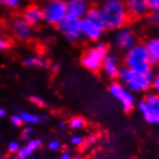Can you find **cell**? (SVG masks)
I'll return each instance as SVG.
<instances>
[{
  "label": "cell",
  "instance_id": "cell-1",
  "mask_svg": "<svg viewBox=\"0 0 159 159\" xmlns=\"http://www.w3.org/2000/svg\"><path fill=\"white\" fill-rule=\"evenodd\" d=\"M99 6L105 30L116 31L130 22L131 16L123 0H103Z\"/></svg>",
  "mask_w": 159,
  "mask_h": 159
},
{
  "label": "cell",
  "instance_id": "cell-2",
  "mask_svg": "<svg viewBox=\"0 0 159 159\" xmlns=\"http://www.w3.org/2000/svg\"><path fill=\"white\" fill-rule=\"evenodd\" d=\"M122 65L131 70L141 74H150L155 72L153 65L148 53L144 43H137L123 53Z\"/></svg>",
  "mask_w": 159,
  "mask_h": 159
},
{
  "label": "cell",
  "instance_id": "cell-3",
  "mask_svg": "<svg viewBox=\"0 0 159 159\" xmlns=\"http://www.w3.org/2000/svg\"><path fill=\"white\" fill-rule=\"evenodd\" d=\"M156 73L157 72L155 70L150 74H141L123 66L120 70L118 81H120L134 93H144L152 89V80Z\"/></svg>",
  "mask_w": 159,
  "mask_h": 159
},
{
  "label": "cell",
  "instance_id": "cell-4",
  "mask_svg": "<svg viewBox=\"0 0 159 159\" xmlns=\"http://www.w3.org/2000/svg\"><path fill=\"white\" fill-rule=\"evenodd\" d=\"M108 53H110L108 44L103 40H99L92 46L88 48L82 53V56L80 58V62L82 65V67L85 68L89 72L98 73L102 70L104 60L107 57Z\"/></svg>",
  "mask_w": 159,
  "mask_h": 159
},
{
  "label": "cell",
  "instance_id": "cell-5",
  "mask_svg": "<svg viewBox=\"0 0 159 159\" xmlns=\"http://www.w3.org/2000/svg\"><path fill=\"white\" fill-rule=\"evenodd\" d=\"M42 7L44 22L48 25L57 27L68 15L67 0H45Z\"/></svg>",
  "mask_w": 159,
  "mask_h": 159
},
{
  "label": "cell",
  "instance_id": "cell-6",
  "mask_svg": "<svg viewBox=\"0 0 159 159\" xmlns=\"http://www.w3.org/2000/svg\"><path fill=\"white\" fill-rule=\"evenodd\" d=\"M110 95L120 103L122 110L126 113H129L135 107V96L126 85H123L120 81L114 80L108 85Z\"/></svg>",
  "mask_w": 159,
  "mask_h": 159
},
{
  "label": "cell",
  "instance_id": "cell-7",
  "mask_svg": "<svg viewBox=\"0 0 159 159\" xmlns=\"http://www.w3.org/2000/svg\"><path fill=\"white\" fill-rule=\"evenodd\" d=\"M8 30L13 38L20 42H28L34 37V27L24 19L22 14L14 15L8 21Z\"/></svg>",
  "mask_w": 159,
  "mask_h": 159
},
{
  "label": "cell",
  "instance_id": "cell-8",
  "mask_svg": "<svg viewBox=\"0 0 159 159\" xmlns=\"http://www.w3.org/2000/svg\"><path fill=\"white\" fill-rule=\"evenodd\" d=\"M58 31L72 44L79 43L83 38L81 30V20L72 15H67L57 25Z\"/></svg>",
  "mask_w": 159,
  "mask_h": 159
},
{
  "label": "cell",
  "instance_id": "cell-9",
  "mask_svg": "<svg viewBox=\"0 0 159 159\" xmlns=\"http://www.w3.org/2000/svg\"><path fill=\"white\" fill-rule=\"evenodd\" d=\"M137 43L139 42H137L136 34L128 25L119 29V30H116L114 35L112 37V45L119 51H128Z\"/></svg>",
  "mask_w": 159,
  "mask_h": 159
},
{
  "label": "cell",
  "instance_id": "cell-10",
  "mask_svg": "<svg viewBox=\"0 0 159 159\" xmlns=\"http://www.w3.org/2000/svg\"><path fill=\"white\" fill-rule=\"evenodd\" d=\"M81 30H82L83 38H85L89 42L97 43V42H99L102 36H103L105 28L102 27L100 24L84 17V19L81 20Z\"/></svg>",
  "mask_w": 159,
  "mask_h": 159
},
{
  "label": "cell",
  "instance_id": "cell-11",
  "mask_svg": "<svg viewBox=\"0 0 159 159\" xmlns=\"http://www.w3.org/2000/svg\"><path fill=\"white\" fill-rule=\"evenodd\" d=\"M122 67V61L120 60L119 57L116 56V53L110 52L107 57L105 58V60H104L102 70H103L104 74L107 76L108 79L114 81V80H118L120 70H121Z\"/></svg>",
  "mask_w": 159,
  "mask_h": 159
},
{
  "label": "cell",
  "instance_id": "cell-12",
  "mask_svg": "<svg viewBox=\"0 0 159 159\" xmlns=\"http://www.w3.org/2000/svg\"><path fill=\"white\" fill-rule=\"evenodd\" d=\"M21 14H22V16L28 21L29 23L31 24L32 27L39 25L44 21L43 7L40 5L36 4V2H30V4L27 5L22 9Z\"/></svg>",
  "mask_w": 159,
  "mask_h": 159
},
{
  "label": "cell",
  "instance_id": "cell-13",
  "mask_svg": "<svg viewBox=\"0 0 159 159\" xmlns=\"http://www.w3.org/2000/svg\"><path fill=\"white\" fill-rule=\"evenodd\" d=\"M131 16V20H141L149 15L147 0H123Z\"/></svg>",
  "mask_w": 159,
  "mask_h": 159
},
{
  "label": "cell",
  "instance_id": "cell-14",
  "mask_svg": "<svg viewBox=\"0 0 159 159\" xmlns=\"http://www.w3.org/2000/svg\"><path fill=\"white\" fill-rule=\"evenodd\" d=\"M137 110L142 114L144 121L149 125H156L159 126V108L151 106L145 102L141 99L137 104Z\"/></svg>",
  "mask_w": 159,
  "mask_h": 159
},
{
  "label": "cell",
  "instance_id": "cell-15",
  "mask_svg": "<svg viewBox=\"0 0 159 159\" xmlns=\"http://www.w3.org/2000/svg\"><path fill=\"white\" fill-rule=\"evenodd\" d=\"M90 6L91 5L89 4L88 0H67L68 15L82 20L85 17Z\"/></svg>",
  "mask_w": 159,
  "mask_h": 159
},
{
  "label": "cell",
  "instance_id": "cell-16",
  "mask_svg": "<svg viewBox=\"0 0 159 159\" xmlns=\"http://www.w3.org/2000/svg\"><path fill=\"white\" fill-rule=\"evenodd\" d=\"M145 48L148 50L151 64L153 65V67H158L159 66V35L158 36H152L150 38H148L145 42Z\"/></svg>",
  "mask_w": 159,
  "mask_h": 159
},
{
  "label": "cell",
  "instance_id": "cell-17",
  "mask_svg": "<svg viewBox=\"0 0 159 159\" xmlns=\"http://www.w3.org/2000/svg\"><path fill=\"white\" fill-rule=\"evenodd\" d=\"M23 66L28 68H46L50 66V62L46 58L42 56H30L23 60Z\"/></svg>",
  "mask_w": 159,
  "mask_h": 159
},
{
  "label": "cell",
  "instance_id": "cell-18",
  "mask_svg": "<svg viewBox=\"0 0 159 159\" xmlns=\"http://www.w3.org/2000/svg\"><path fill=\"white\" fill-rule=\"evenodd\" d=\"M85 17L89 19V20L93 21V22H96V23L100 24L102 27H104L102 11H100V6H98V5H91L90 8H89V11H88L87 15H85Z\"/></svg>",
  "mask_w": 159,
  "mask_h": 159
},
{
  "label": "cell",
  "instance_id": "cell-19",
  "mask_svg": "<svg viewBox=\"0 0 159 159\" xmlns=\"http://www.w3.org/2000/svg\"><path fill=\"white\" fill-rule=\"evenodd\" d=\"M21 118L23 120L24 125H38L42 121V118L37 114H34L31 112H21Z\"/></svg>",
  "mask_w": 159,
  "mask_h": 159
},
{
  "label": "cell",
  "instance_id": "cell-20",
  "mask_svg": "<svg viewBox=\"0 0 159 159\" xmlns=\"http://www.w3.org/2000/svg\"><path fill=\"white\" fill-rule=\"evenodd\" d=\"M85 125H87V121L84 119L83 116H75L70 118L69 121H68V126L69 128H72V129H82V128L85 127Z\"/></svg>",
  "mask_w": 159,
  "mask_h": 159
},
{
  "label": "cell",
  "instance_id": "cell-21",
  "mask_svg": "<svg viewBox=\"0 0 159 159\" xmlns=\"http://www.w3.org/2000/svg\"><path fill=\"white\" fill-rule=\"evenodd\" d=\"M142 99L145 100L149 105L159 108V93H157V92H147V95L144 96Z\"/></svg>",
  "mask_w": 159,
  "mask_h": 159
},
{
  "label": "cell",
  "instance_id": "cell-22",
  "mask_svg": "<svg viewBox=\"0 0 159 159\" xmlns=\"http://www.w3.org/2000/svg\"><path fill=\"white\" fill-rule=\"evenodd\" d=\"M0 2L5 8H7L9 11H16L17 8L21 7L23 0H0Z\"/></svg>",
  "mask_w": 159,
  "mask_h": 159
},
{
  "label": "cell",
  "instance_id": "cell-23",
  "mask_svg": "<svg viewBox=\"0 0 159 159\" xmlns=\"http://www.w3.org/2000/svg\"><path fill=\"white\" fill-rule=\"evenodd\" d=\"M34 153L30 148H28L27 145H24V147H21V149L19 150V152L16 153V159H28L30 158Z\"/></svg>",
  "mask_w": 159,
  "mask_h": 159
},
{
  "label": "cell",
  "instance_id": "cell-24",
  "mask_svg": "<svg viewBox=\"0 0 159 159\" xmlns=\"http://www.w3.org/2000/svg\"><path fill=\"white\" fill-rule=\"evenodd\" d=\"M25 145H27L28 148H30L32 151L35 152L36 150H38V149L42 148V141H40L39 139H31L30 141L27 142Z\"/></svg>",
  "mask_w": 159,
  "mask_h": 159
},
{
  "label": "cell",
  "instance_id": "cell-25",
  "mask_svg": "<svg viewBox=\"0 0 159 159\" xmlns=\"http://www.w3.org/2000/svg\"><path fill=\"white\" fill-rule=\"evenodd\" d=\"M84 143H85V139H84V137H82V136L74 135V136H72V137H70V144H72L73 147L80 148V147H82Z\"/></svg>",
  "mask_w": 159,
  "mask_h": 159
},
{
  "label": "cell",
  "instance_id": "cell-26",
  "mask_svg": "<svg viewBox=\"0 0 159 159\" xmlns=\"http://www.w3.org/2000/svg\"><path fill=\"white\" fill-rule=\"evenodd\" d=\"M20 149H21L20 144L17 143V142H15V141H12V142H9V143L7 144V151L9 152V153L16 155Z\"/></svg>",
  "mask_w": 159,
  "mask_h": 159
},
{
  "label": "cell",
  "instance_id": "cell-27",
  "mask_svg": "<svg viewBox=\"0 0 159 159\" xmlns=\"http://www.w3.org/2000/svg\"><path fill=\"white\" fill-rule=\"evenodd\" d=\"M29 100H30L32 104H35L36 106H38V107H44V106H45V102H44V99L42 97H39V96H36V95L30 96V97H29Z\"/></svg>",
  "mask_w": 159,
  "mask_h": 159
},
{
  "label": "cell",
  "instance_id": "cell-28",
  "mask_svg": "<svg viewBox=\"0 0 159 159\" xmlns=\"http://www.w3.org/2000/svg\"><path fill=\"white\" fill-rule=\"evenodd\" d=\"M12 46V40L7 38V37H1L0 38V50L1 51H6V50H9Z\"/></svg>",
  "mask_w": 159,
  "mask_h": 159
},
{
  "label": "cell",
  "instance_id": "cell-29",
  "mask_svg": "<svg viewBox=\"0 0 159 159\" xmlns=\"http://www.w3.org/2000/svg\"><path fill=\"white\" fill-rule=\"evenodd\" d=\"M150 13L159 12V0H147Z\"/></svg>",
  "mask_w": 159,
  "mask_h": 159
},
{
  "label": "cell",
  "instance_id": "cell-30",
  "mask_svg": "<svg viewBox=\"0 0 159 159\" xmlns=\"http://www.w3.org/2000/svg\"><path fill=\"white\" fill-rule=\"evenodd\" d=\"M48 147V150H51V151H58V150H60V148H61V143H60V141H58V139H52V141H50Z\"/></svg>",
  "mask_w": 159,
  "mask_h": 159
},
{
  "label": "cell",
  "instance_id": "cell-31",
  "mask_svg": "<svg viewBox=\"0 0 159 159\" xmlns=\"http://www.w3.org/2000/svg\"><path fill=\"white\" fill-rule=\"evenodd\" d=\"M152 91L159 93V70L156 73V75L153 76V80H152Z\"/></svg>",
  "mask_w": 159,
  "mask_h": 159
},
{
  "label": "cell",
  "instance_id": "cell-32",
  "mask_svg": "<svg viewBox=\"0 0 159 159\" xmlns=\"http://www.w3.org/2000/svg\"><path fill=\"white\" fill-rule=\"evenodd\" d=\"M11 121H12V123L14 126H16V127H20V126L23 125V120L21 118V114H14V116H12Z\"/></svg>",
  "mask_w": 159,
  "mask_h": 159
},
{
  "label": "cell",
  "instance_id": "cell-33",
  "mask_svg": "<svg viewBox=\"0 0 159 159\" xmlns=\"http://www.w3.org/2000/svg\"><path fill=\"white\" fill-rule=\"evenodd\" d=\"M50 69H51L52 73H54V74H57V73L60 72V69H61V65L60 64H52L50 65Z\"/></svg>",
  "mask_w": 159,
  "mask_h": 159
},
{
  "label": "cell",
  "instance_id": "cell-34",
  "mask_svg": "<svg viewBox=\"0 0 159 159\" xmlns=\"http://www.w3.org/2000/svg\"><path fill=\"white\" fill-rule=\"evenodd\" d=\"M21 137H22V139H23V141H27V142L32 139L31 133H28V131H24V130H23V133H22V136H21Z\"/></svg>",
  "mask_w": 159,
  "mask_h": 159
},
{
  "label": "cell",
  "instance_id": "cell-35",
  "mask_svg": "<svg viewBox=\"0 0 159 159\" xmlns=\"http://www.w3.org/2000/svg\"><path fill=\"white\" fill-rule=\"evenodd\" d=\"M72 155L69 153L68 151H64L60 153V159H72Z\"/></svg>",
  "mask_w": 159,
  "mask_h": 159
},
{
  "label": "cell",
  "instance_id": "cell-36",
  "mask_svg": "<svg viewBox=\"0 0 159 159\" xmlns=\"http://www.w3.org/2000/svg\"><path fill=\"white\" fill-rule=\"evenodd\" d=\"M96 141H97V137L96 136H90V137H88L87 139H85V143L87 144H92V143H95Z\"/></svg>",
  "mask_w": 159,
  "mask_h": 159
},
{
  "label": "cell",
  "instance_id": "cell-37",
  "mask_svg": "<svg viewBox=\"0 0 159 159\" xmlns=\"http://www.w3.org/2000/svg\"><path fill=\"white\" fill-rule=\"evenodd\" d=\"M6 113H7V112H6L5 108H0V116H1V118H4V116H6Z\"/></svg>",
  "mask_w": 159,
  "mask_h": 159
},
{
  "label": "cell",
  "instance_id": "cell-38",
  "mask_svg": "<svg viewBox=\"0 0 159 159\" xmlns=\"http://www.w3.org/2000/svg\"><path fill=\"white\" fill-rule=\"evenodd\" d=\"M65 126H66V125H65L64 121H60V122H59V127L60 128H65Z\"/></svg>",
  "mask_w": 159,
  "mask_h": 159
},
{
  "label": "cell",
  "instance_id": "cell-39",
  "mask_svg": "<svg viewBox=\"0 0 159 159\" xmlns=\"http://www.w3.org/2000/svg\"><path fill=\"white\" fill-rule=\"evenodd\" d=\"M72 159H84L83 157H81V156H76V157H73Z\"/></svg>",
  "mask_w": 159,
  "mask_h": 159
},
{
  "label": "cell",
  "instance_id": "cell-40",
  "mask_svg": "<svg viewBox=\"0 0 159 159\" xmlns=\"http://www.w3.org/2000/svg\"><path fill=\"white\" fill-rule=\"evenodd\" d=\"M156 25H157V28H158V31H159V20H158V22L156 23Z\"/></svg>",
  "mask_w": 159,
  "mask_h": 159
},
{
  "label": "cell",
  "instance_id": "cell-41",
  "mask_svg": "<svg viewBox=\"0 0 159 159\" xmlns=\"http://www.w3.org/2000/svg\"><path fill=\"white\" fill-rule=\"evenodd\" d=\"M158 70H159V66H158Z\"/></svg>",
  "mask_w": 159,
  "mask_h": 159
},
{
  "label": "cell",
  "instance_id": "cell-42",
  "mask_svg": "<svg viewBox=\"0 0 159 159\" xmlns=\"http://www.w3.org/2000/svg\"><path fill=\"white\" fill-rule=\"evenodd\" d=\"M158 141H159V137H158Z\"/></svg>",
  "mask_w": 159,
  "mask_h": 159
}]
</instances>
